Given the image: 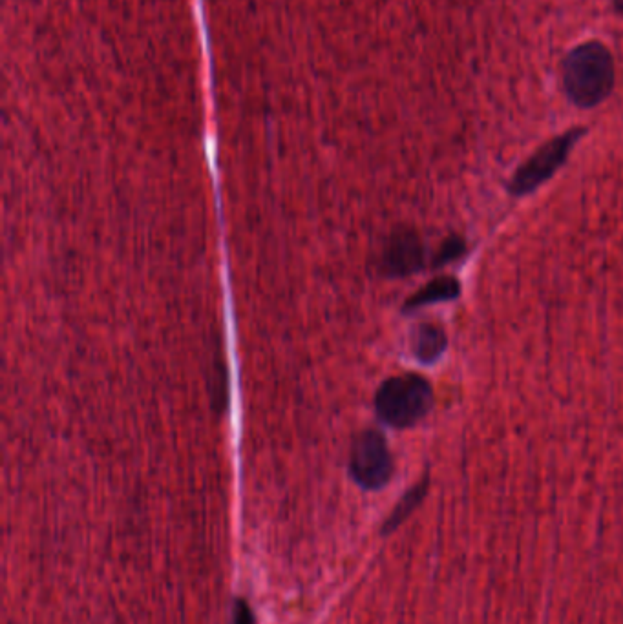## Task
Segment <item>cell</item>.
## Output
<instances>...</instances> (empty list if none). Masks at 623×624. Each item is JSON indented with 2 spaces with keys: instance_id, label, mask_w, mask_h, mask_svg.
<instances>
[{
  "instance_id": "cell-1",
  "label": "cell",
  "mask_w": 623,
  "mask_h": 624,
  "mask_svg": "<svg viewBox=\"0 0 623 624\" xmlns=\"http://www.w3.org/2000/svg\"><path fill=\"white\" fill-rule=\"evenodd\" d=\"M563 94L574 106L589 110L613 94L616 66L613 53L602 41H587L572 48L561 61Z\"/></svg>"
},
{
  "instance_id": "cell-2",
  "label": "cell",
  "mask_w": 623,
  "mask_h": 624,
  "mask_svg": "<svg viewBox=\"0 0 623 624\" xmlns=\"http://www.w3.org/2000/svg\"><path fill=\"white\" fill-rule=\"evenodd\" d=\"M433 389L421 375L404 373L382 382L375 395V411L386 426L410 429L432 411Z\"/></svg>"
},
{
  "instance_id": "cell-3",
  "label": "cell",
  "mask_w": 623,
  "mask_h": 624,
  "mask_svg": "<svg viewBox=\"0 0 623 624\" xmlns=\"http://www.w3.org/2000/svg\"><path fill=\"white\" fill-rule=\"evenodd\" d=\"M585 134L587 128H571L569 132L539 146L538 150L516 170V174L508 183V192L516 198H521L538 190L550 177L556 176L560 168H563L571 156L572 148L578 145V141Z\"/></svg>"
},
{
  "instance_id": "cell-4",
  "label": "cell",
  "mask_w": 623,
  "mask_h": 624,
  "mask_svg": "<svg viewBox=\"0 0 623 624\" xmlns=\"http://www.w3.org/2000/svg\"><path fill=\"white\" fill-rule=\"evenodd\" d=\"M395 471V462L391 455L386 437L377 429H366L353 440L349 453V475L368 491L384 488Z\"/></svg>"
},
{
  "instance_id": "cell-5",
  "label": "cell",
  "mask_w": 623,
  "mask_h": 624,
  "mask_svg": "<svg viewBox=\"0 0 623 624\" xmlns=\"http://www.w3.org/2000/svg\"><path fill=\"white\" fill-rule=\"evenodd\" d=\"M424 263L423 241L412 229H397L391 234L381 256V271L388 278H404L421 271Z\"/></svg>"
},
{
  "instance_id": "cell-6",
  "label": "cell",
  "mask_w": 623,
  "mask_h": 624,
  "mask_svg": "<svg viewBox=\"0 0 623 624\" xmlns=\"http://www.w3.org/2000/svg\"><path fill=\"white\" fill-rule=\"evenodd\" d=\"M448 347V336L441 325L419 323L410 334V351L421 364L437 362Z\"/></svg>"
},
{
  "instance_id": "cell-7",
  "label": "cell",
  "mask_w": 623,
  "mask_h": 624,
  "mask_svg": "<svg viewBox=\"0 0 623 624\" xmlns=\"http://www.w3.org/2000/svg\"><path fill=\"white\" fill-rule=\"evenodd\" d=\"M459 294H461V285L454 276H439L430 283H426L423 289L412 294L404 303L402 311L412 312L426 305H433V303L452 302Z\"/></svg>"
},
{
  "instance_id": "cell-8",
  "label": "cell",
  "mask_w": 623,
  "mask_h": 624,
  "mask_svg": "<svg viewBox=\"0 0 623 624\" xmlns=\"http://www.w3.org/2000/svg\"><path fill=\"white\" fill-rule=\"evenodd\" d=\"M426 493H428V477H424L421 482H417L415 486H412L402 495L401 500L395 504V508L388 515V519L384 520L381 530L382 535H390V533L397 530L402 522L419 508V504L423 502Z\"/></svg>"
},
{
  "instance_id": "cell-9",
  "label": "cell",
  "mask_w": 623,
  "mask_h": 624,
  "mask_svg": "<svg viewBox=\"0 0 623 624\" xmlns=\"http://www.w3.org/2000/svg\"><path fill=\"white\" fill-rule=\"evenodd\" d=\"M463 254H465V241L461 240V238H448V240L443 241L441 249L435 256V267L457 260Z\"/></svg>"
},
{
  "instance_id": "cell-10",
  "label": "cell",
  "mask_w": 623,
  "mask_h": 624,
  "mask_svg": "<svg viewBox=\"0 0 623 624\" xmlns=\"http://www.w3.org/2000/svg\"><path fill=\"white\" fill-rule=\"evenodd\" d=\"M234 624H256L251 606L243 599L234 603Z\"/></svg>"
},
{
  "instance_id": "cell-11",
  "label": "cell",
  "mask_w": 623,
  "mask_h": 624,
  "mask_svg": "<svg viewBox=\"0 0 623 624\" xmlns=\"http://www.w3.org/2000/svg\"><path fill=\"white\" fill-rule=\"evenodd\" d=\"M614 10L623 17V0H613Z\"/></svg>"
}]
</instances>
